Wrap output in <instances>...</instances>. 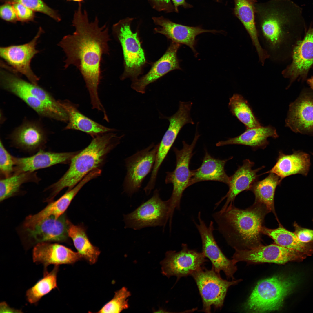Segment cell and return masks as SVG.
<instances>
[{
  "mask_svg": "<svg viewBox=\"0 0 313 313\" xmlns=\"http://www.w3.org/2000/svg\"><path fill=\"white\" fill-rule=\"evenodd\" d=\"M235 250L232 259L236 263L241 261L283 264L289 261H302L307 256L300 252L276 244H262L251 249Z\"/></svg>",
  "mask_w": 313,
  "mask_h": 313,
  "instance_id": "12",
  "label": "cell"
},
{
  "mask_svg": "<svg viewBox=\"0 0 313 313\" xmlns=\"http://www.w3.org/2000/svg\"><path fill=\"white\" fill-rule=\"evenodd\" d=\"M152 19L154 23L158 26L154 29L155 32L164 35L172 42L188 46L196 56L198 54L195 48L197 36L205 32L214 33L220 32L215 30L204 29L199 26H189L178 24L163 16L153 17Z\"/></svg>",
  "mask_w": 313,
  "mask_h": 313,
  "instance_id": "18",
  "label": "cell"
},
{
  "mask_svg": "<svg viewBox=\"0 0 313 313\" xmlns=\"http://www.w3.org/2000/svg\"><path fill=\"white\" fill-rule=\"evenodd\" d=\"M68 221L63 214L57 219L50 216L25 229L28 236L37 243L65 241L69 236Z\"/></svg>",
  "mask_w": 313,
  "mask_h": 313,
  "instance_id": "24",
  "label": "cell"
},
{
  "mask_svg": "<svg viewBox=\"0 0 313 313\" xmlns=\"http://www.w3.org/2000/svg\"><path fill=\"white\" fill-rule=\"evenodd\" d=\"M279 137L276 128L271 125L246 129L243 133L236 137L229 138L225 141H219L216 145L221 146L228 145H240L251 147L254 150L264 149L269 144V137Z\"/></svg>",
  "mask_w": 313,
  "mask_h": 313,
  "instance_id": "28",
  "label": "cell"
},
{
  "mask_svg": "<svg viewBox=\"0 0 313 313\" xmlns=\"http://www.w3.org/2000/svg\"><path fill=\"white\" fill-rule=\"evenodd\" d=\"M159 145L152 143L126 159L127 173L123 187L128 195L139 190L144 179L153 169Z\"/></svg>",
  "mask_w": 313,
  "mask_h": 313,
  "instance_id": "11",
  "label": "cell"
},
{
  "mask_svg": "<svg viewBox=\"0 0 313 313\" xmlns=\"http://www.w3.org/2000/svg\"><path fill=\"white\" fill-rule=\"evenodd\" d=\"M295 283L292 278L279 275L262 280L258 283L251 292L245 304V308L254 312L278 310Z\"/></svg>",
  "mask_w": 313,
  "mask_h": 313,
  "instance_id": "5",
  "label": "cell"
},
{
  "mask_svg": "<svg viewBox=\"0 0 313 313\" xmlns=\"http://www.w3.org/2000/svg\"><path fill=\"white\" fill-rule=\"evenodd\" d=\"M217 1H219V0H216Z\"/></svg>",
  "mask_w": 313,
  "mask_h": 313,
  "instance_id": "50",
  "label": "cell"
},
{
  "mask_svg": "<svg viewBox=\"0 0 313 313\" xmlns=\"http://www.w3.org/2000/svg\"><path fill=\"white\" fill-rule=\"evenodd\" d=\"M10 138L16 147L29 152L43 149L47 139L42 126L37 122L30 121H25L16 128Z\"/></svg>",
  "mask_w": 313,
  "mask_h": 313,
  "instance_id": "25",
  "label": "cell"
},
{
  "mask_svg": "<svg viewBox=\"0 0 313 313\" xmlns=\"http://www.w3.org/2000/svg\"><path fill=\"white\" fill-rule=\"evenodd\" d=\"M254 163L248 159L243 161V164L239 166L234 173L230 177L228 191L215 204L216 208L225 199V203L221 210L225 209L229 205L233 204L236 196L241 192L251 190L254 184L258 181L260 175L257 173L265 167L264 166L253 169Z\"/></svg>",
  "mask_w": 313,
  "mask_h": 313,
  "instance_id": "22",
  "label": "cell"
},
{
  "mask_svg": "<svg viewBox=\"0 0 313 313\" xmlns=\"http://www.w3.org/2000/svg\"><path fill=\"white\" fill-rule=\"evenodd\" d=\"M181 246L178 252L167 251L165 258L161 262L162 273L168 277L175 276L178 280L191 276L208 261L202 252L189 249L186 244L182 243Z\"/></svg>",
  "mask_w": 313,
  "mask_h": 313,
  "instance_id": "10",
  "label": "cell"
},
{
  "mask_svg": "<svg viewBox=\"0 0 313 313\" xmlns=\"http://www.w3.org/2000/svg\"><path fill=\"white\" fill-rule=\"evenodd\" d=\"M59 265H55L50 272L43 273V277L39 280L26 292L28 301L31 304H37L44 296L57 287V274Z\"/></svg>",
  "mask_w": 313,
  "mask_h": 313,
  "instance_id": "37",
  "label": "cell"
},
{
  "mask_svg": "<svg viewBox=\"0 0 313 313\" xmlns=\"http://www.w3.org/2000/svg\"><path fill=\"white\" fill-rule=\"evenodd\" d=\"M81 188L78 185L68 191L57 201L51 202L38 213L28 216L24 221L25 229L31 227L43 219L50 216L57 219L63 215L71 201Z\"/></svg>",
  "mask_w": 313,
  "mask_h": 313,
  "instance_id": "31",
  "label": "cell"
},
{
  "mask_svg": "<svg viewBox=\"0 0 313 313\" xmlns=\"http://www.w3.org/2000/svg\"><path fill=\"white\" fill-rule=\"evenodd\" d=\"M258 33L270 47L287 45L293 49L306 30L302 8L291 0H269L254 3Z\"/></svg>",
  "mask_w": 313,
  "mask_h": 313,
  "instance_id": "2",
  "label": "cell"
},
{
  "mask_svg": "<svg viewBox=\"0 0 313 313\" xmlns=\"http://www.w3.org/2000/svg\"><path fill=\"white\" fill-rule=\"evenodd\" d=\"M285 122L295 132L313 136V92L303 90L290 103Z\"/></svg>",
  "mask_w": 313,
  "mask_h": 313,
  "instance_id": "17",
  "label": "cell"
},
{
  "mask_svg": "<svg viewBox=\"0 0 313 313\" xmlns=\"http://www.w3.org/2000/svg\"><path fill=\"white\" fill-rule=\"evenodd\" d=\"M248 0L250 2H251V3H254L256 2V0Z\"/></svg>",
  "mask_w": 313,
  "mask_h": 313,
  "instance_id": "48",
  "label": "cell"
},
{
  "mask_svg": "<svg viewBox=\"0 0 313 313\" xmlns=\"http://www.w3.org/2000/svg\"><path fill=\"white\" fill-rule=\"evenodd\" d=\"M0 141V172L3 178H6L14 174V156L6 150L1 140Z\"/></svg>",
  "mask_w": 313,
  "mask_h": 313,
  "instance_id": "40",
  "label": "cell"
},
{
  "mask_svg": "<svg viewBox=\"0 0 313 313\" xmlns=\"http://www.w3.org/2000/svg\"><path fill=\"white\" fill-rule=\"evenodd\" d=\"M199 136L196 132L190 145L183 141L181 149L178 150L175 147L173 148L176 157V167L173 171L166 172L165 180L166 184L171 183L173 186L171 195L167 200L169 206V221L170 222H172L175 210L180 209L181 200L184 191L190 186L192 170H190L189 165L193 154V150Z\"/></svg>",
  "mask_w": 313,
  "mask_h": 313,
  "instance_id": "7",
  "label": "cell"
},
{
  "mask_svg": "<svg viewBox=\"0 0 313 313\" xmlns=\"http://www.w3.org/2000/svg\"><path fill=\"white\" fill-rule=\"evenodd\" d=\"M312 221H313V220H312Z\"/></svg>",
  "mask_w": 313,
  "mask_h": 313,
  "instance_id": "52",
  "label": "cell"
},
{
  "mask_svg": "<svg viewBox=\"0 0 313 313\" xmlns=\"http://www.w3.org/2000/svg\"><path fill=\"white\" fill-rule=\"evenodd\" d=\"M232 157L220 159L211 156L205 151L202 163L198 169L192 170L190 186L196 183L205 181H214L229 185L230 177L225 172V166L227 162Z\"/></svg>",
  "mask_w": 313,
  "mask_h": 313,
  "instance_id": "29",
  "label": "cell"
},
{
  "mask_svg": "<svg viewBox=\"0 0 313 313\" xmlns=\"http://www.w3.org/2000/svg\"><path fill=\"white\" fill-rule=\"evenodd\" d=\"M77 152H56L40 149L32 156L27 157L14 156V174L26 172H34L61 163L70 162Z\"/></svg>",
  "mask_w": 313,
  "mask_h": 313,
  "instance_id": "23",
  "label": "cell"
},
{
  "mask_svg": "<svg viewBox=\"0 0 313 313\" xmlns=\"http://www.w3.org/2000/svg\"><path fill=\"white\" fill-rule=\"evenodd\" d=\"M15 73L5 70H1L0 81L2 88L6 86H13L28 92L53 110L61 117L63 122L68 121L67 113L60 104L58 100H56L47 91L37 85L23 80Z\"/></svg>",
  "mask_w": 313,
  "mask_h": 313,
  "instance_id": "21",
  "label": "cell"
},
{
  "mask_svg": "<svg viewBox=\"0 0 313 313\" xmlns=\"http://www.w3.org/2000/svg\"><path fill=\"white\" fill-rule=\"evenodd\" d=\"M68 232L78 252L91 264L97 261L100 253L99 249L90 241L81 227L75 225L68 221Z\"/></svg>",
  "mask_w": 313,
  "mask_h": 313,
  "instance_id": "34",
  "label": "cell"
},
{
  "mask_svg": "<svg viewBox=\"0 0 313 313\" xmlns=\"http://www.w3.org/2000/svg\"><path fill=\"white\" fill-rule=\"evenodd\" d=\"M307 82L310 88L313 90V76L307 79Z\"/></svg>",
  "mask_w": 313,
  "mask_h": 313,
  "instance_id": "47",
  "label": "cell"
},
{
  "mask_svg": "<svg viewBox=\"0 0 313 313\" xmlns=\"http://www.w3.org/2000/svg\"><path fill=\"white\" fill-rule=\"evenodd\" d=\"M11 3L14 10L18 20L25 22L33 19L34 16L33 10L20 3Z\"/></svg>",
  "mask_w": 313,
  "mask_h": 313,
  "instance_id": "41",
  "label": "cell"
},
{
  "mask_svg": "<svg viewBox=\"0 0 313 313\" xmlns=\"http://www.w3.org/2000/svg\"><path fill=\"white\" fill-rule=\"evenodd\" d=\"M130 292L127 288L123 287L115 292L113 298L105 305L98 313H120L128 308V298L130 296Z\"/></svg>",
  "mask_w": 313,
  "mask_h": 313,
  "instance_id": "38",
  "label": "cell"
},
{
  "mask_svg": "<svg viewBox=\"0 0 313 313\" xmlns=\"http://www.w3.org/2000/svg\"><path fill=\"white\" fill-rule=\"evenodd\" d=\"M154 8L158 11L171 12L175 10L171 0H150Z\"/></svg>",
  "mask_w": 313,
  "mask_h": 313,
  "instance_id": "44",
  "label": "cell"
},
{
  "mask_svg": "<svg viewBox=\"0 0 313 313\" xmlns=\"http://www.w3.org/2000/svg\"><path fill=\"white\" fill-rule=\"evenodd\" d=\"M262 232V234L270 237L279 245L300 252L307 256L313 253V242H301L294 232L287 230L279 222L277 228L270 229L263 226Z\"/></svg>",
  "mask_w": 313,
  "mask_h": 313,
  "instance_id": "32",
  "label": "cell"
},
{
  "mask_svg": "<svg viewBox=\"0 0 313 313\" xmlns=\"http://www.w3.org/2000/svg\"><path fill=\"white\" fill-rule=\"evenodd\" d=\"M292 62L282 72L290 79V85L297 79L304 81L313 65V27L310 26L304 38L299 41L292 53Z\"/></svg>",
  "mask_w": 313,
  "mask_h": 313,
  "instance_id": "16",
  "label": "cell"
},
{
  "mask_svg": "<svg viewBox=\"0 0 313 313\" xmlns=\"http://www.w3.org/2000/svg\"><path fill=\"white\" fill-rule=\"evenodd\" d=\"M269 174L265 179L255 182L250 190L254 194L255 201L264 204L276 217L274 206V195L277 186L280 185L282 180L276 174Z\"/></svg>",
  "mask_w": 313,
  "mask_h": 313,
  "instance_id": "33",
  "label": "cell"
},
{
  "mask_svg": "<svg viewBox=\"0 0 313 313\" xmlns=\"http://www.w3.org/2000/svg\"><path fill=\"white\" fill-rule=\"evenodd\" d=\"M194 279L201 298L202 311L211 312L212 306L216 309L222 307L228 288L240 280L228 281L222 278L220 274L212 267L210 270L203 267L191 275Z\"/></svg>",
  "mask_w": 313,
  "mask_h": 313,
  "instance_id": "8",
  "label": "cell"
},
{
  "mask_svg": "<svg viewBox=\"0 0 313 313\" xmlns=\"http://www.w3.org/2000/svg\"><path fill=\"white\" fill-rule=\"evenodd\" d=\"M0 15L2 19L7 21L14 22L18 21L14 10L10 3H6L0 6Z\"/></svg>",
  "mask_w": 313,
  "mask_h": 313,
  "instance_id": "43",
  "label": "cell"
},
{
  "mask_svg": "<svg viewBox=\"0 0 313 313\" xmlns=\"http://www.w3.org/2000/svg\"><path fill=\"white\" fill-rule=\"evenodd\" d=\"M123 135L119 136L113 132L93 137L89 145L71 159L68 170L58 181L46 190L51 192L49 198H54L65 188L70 190L90 172L99 166L107 154L119 143Z\"/></svg>",
  "mask_w": 313,
  "mask_h": 313,
  "instance_id": "4",
  "label": "cell"
},
{
  "mask_svg": "<svg viewBox=\"0 0 313 313\" xmlns=\"http://www.w3.org/2000/svg\"><path fill=\"white\" fill-rule=\"evenodd\" d=\"M313 155V153H311Z\"/></svg>",
  "mask_w": 313,
  "mask_h": 313,
  "instance_id": "51",
  "label": "cell"
},
{
  "mask_svg": "<svg viewBox=\"0 0 313 313\" xmlns=\"http://www.w3.org/2000/svg\"><path fill=\"white\" fill-rule=\"evenodd\" d=\"M82 258L78 252L63 245L48 242L37 243L32 252L33 262L43 265V273L48 272L47 267L50 265L72 264Z\"/></svg>",
  "mask_w": 313,
  "mask_h": 313,
  "instance_id": "20",
  "label": "cell"
},
{
  "mask_svg": "<svg viewBox=\"0 0 313 313\" xmlns=\"http://www.w3.org/2000/svg\"><path fill=\"white\" fill-rule=\"evenodd\" d=\"M199 223L194 222L200 234L202 242V252L206 258H208L212 264V268L220 274L222 271L227 278L234 279L233 276L237 268L236 263L232 260L228 259L218 245L214 238L213 231L214 223L210 221L207 226L201 218V212L198 214Z\"/></svg>",
  "mask_w": 313,
  "mask_h": 313,
  "instance_id": "13",
  "label": "cell"
},
{
  "mask_svg": "<svg viewBox=\"0 0 313 313\" xmlns=\"http://www.w3.org/2000/svg\"><path fill=\"white\" fill-rule=\"evenodd\" d=\"M169 212L168 201L162 200L156 189L150 198L131 213L124 215L125 227L139 230L148 227H164L169 220Z\"/></svg>",
  "mask_w": 313,
  "mask_h": 313,
  "instance_id": "9",
  "label": "cell"
},
{
  "mask_svg": "<svg viewBox=\"0 0 313 313\" xmlns=\"http://www.w3.org/2000/svg\"><path fill=\"white\" fill-rule=\"evenodd\" d=\"M192 105L191 101H180L177 111L172 116L165 117L169 125L161 142L156 153L155 163L152 169L151 177L156 178L159 170L169 151L172 146L182 127L185 124L194 123L192 119L190 112Z\"/></svg>",
  "mask_w": 313,
  "mask_h": 313,
  "instance_id": "15",
  "label": "cell"
},
{
  "mask_svg": "<svg viewBox=\"0 0 313 313\" xmlns=\"http://www.w3.org/2000/svg\"><path fill=\"white\" fill-rule=\"evenodd\" d=\"M235 15L242 23L256 50L260 62L263 63L269 57L266 50L261 46L256 26L254 3L248 0H234Z\"/></svg>",
  "mask_w": 313,
  "mask_h": 313,
  "instance_id": "30",
  "label": "cell"
},
{
  "mask_svg": "<svg viewBox=\"0 0 313 313\" xmlns=\"http://www.w3.org/2000/svg\"><path fill=\"white\" fill-rule=\"evenodd\" d=\"M133 20L127 17L119 21L112 27L113 34L123 50L124 70L120 78L122 80L130 78L133 81L138 78L146 63L138 33L131 29Z\"/></svg>",
  "mask_w": 313,
  "mask_h": 313,
  "instance_id": "6",
  "label": "cell"
},
{
  "mask_svg": "<svg viewBox=\"0 0 313 313\" xmlns=\"http://www.w3.org/2000/svg\"><path fill=\"white\" fill-rule=\"evenodd\" d=\"M21 310L10 307L5 302L0 303V312H22Z\"/></svg>",
  "mask_w": 313,
  "mask_h": 313,
  "instance_id": "45",
  "label": "cell"
},
{
  "mask_svg": "<svg viewBox=\"0 0 313 313\" xmlns=\"http://www.w3.org/2000/svg\"><path fill=\"white\" fill-rule=\"evenodd\" d=\"M66 112L68 120L64 130L80 131L93 137L116 130L104 126L87 117L78 110V106L68 100H58Z\"/></svg>",
  "mask_w": 313,
  "mask_h": 313,
  "instance_id": "27",
  "label": "cell"
},
{
  "mask_svg": "<svg viewBox=\"0 0 313 313\" xmlns=\"http://www.w3.org/2000/svg\"><path fill=\"white\" fill-rule=\"evenodd\" d=\"M67 1H77L80 2L81 1H83V0H67Z\"/></svg>",
  "mask_w": 313,
  "mask_h": 313,
  "instance_id": "49",
  "label": "cell"
},
{
  "mask_svg": "<svg viewBox=\"0 0 313 313\" xmlns=\"http://www.w3.org/2000/svg\"><path fill=\"white\" fill-rule=\"evenodd\" d=\"M311 165L310 156L307 153L293 150L292 154H286L280 151L274 165L270 170L263 174L274 173L282 180L287 177L296 174L306 176Z\"/></svg>",
  "mask_w": 313,
  "mask_h": 313,
  "instance_id": "26",
  "label": "cell"
},
{
  "mask_svg": "<svg viewBox=\"0 0 313 313\" xmlns=\"http://www.w3.org/2000/svg\"><path fill=\"white\" fill-rule=\"evenodd\" d=\"M172 1L173 4L175 11L176 12H178V7L180 6H183L185 8L192 7V5L187 3L185 0H172Z\"/></svg>",
  "mask_w": 313,
  "mask_h": 313,
  "instance_id": "46",
  "label": "cell"
},
{
  "mask_svg": "<svg viewBox=\"0 0 313 313\" xmlns=\"http://www.w3.org/2000/svg\"><path fill=\"white\" fill-rule=\"evenodd\" d=\"M99 22L96 17L90 22L86 11H82L79 2L72 21L75 31L64 37L58 44L65 54V68L73 65L79 71L94 108L102 105L98 92L102 78L101 63L103 55L109 54L108 42L110 39L108 27L105 24L99 27Z\"/></svg>",
  "mask_w": 313,
  "mask_h": 313,
  "instance_id": "1",
  "label": "cell"
},
{
  "mask_svg": "<svg viewBox=\"0 0 313 313\" xmlns=\"http://www.w3.org/2000/svg\"><path fill=\"white\" fill-rule=\"evenodd\" d=\"M228 107L232 115L242 123L246 129L261 126L248 102L241 95L234 94L229 98Z\"/></svg>",
  "mask_w": 313,
  "mask_h": 313,
  "instance_id": "35",
  "label": "cell"
},
{
  "mask_svg": "<svg viewBox=\"0 0 313 313\" xmlns=\"http://www.w3.org/2000/svg\"><path fill=\"white\" fill-rule=\"evenodd\" d=\"M5 2L21 3L34 11L40 12L50 17L57 21H61L60 16L48 7L42 0H3Z\"/></svg>",
  "mask_w": 313,
  "mask_h": 313,
  "instance_id": "39",
  "label": "cell"
},
{
  "mask_svg": "<svg viewBox=\"0 0 313 313\" xmlns=\"http://www.w3.org/2000/svg\"><path fill=\"white\" fill-rule=\"evenodd\" d=\"M43 31L40 28L37 35L27 43L0 48V56L11 67L12 70L24 75L30 82L35 85H37L39 79L32 70L30 64L32 58L39 52L36 46Z\"/></svg>",
  "mask_w": 313,
  "mask_h": 313,
  "instance_id": "14",
  "label": "cell"
},
{
  "mask_svg": "<svg viewBox=\"0 0 313 313\" xmlns=\"http://www.w3.org/2000/svg\"><path fill=\"white\" fill-rule=\"evenodd\" d=\"M293 226L294 233L300 241L305 243L313 242V230L302 227L295 222Z\"/></svg>",
  "mask_w": 313,
  "mask_h": 313,
  "instance_id": "42",
  "label": "cell"
},
{
  "mask_svg": "<svg viewBox=\"0 0 313 313\" xmlns=\"http://www.w3.org/2000/svg\"><path fill=\"white\" fill-rule=\"evenodd\" d=\"M270 212L264 204L255 201L245 209L233 204L214 213L218 230L228 243L235 250L249 249L262 245L264 219Z\"/></svg>",
  "mask_w": 313,
  "mask_h": 313,
  "instance_id": "3",
  "label": "cell"
},
{
  "mask_svg": "<svg viewBox=\"0 0 313 313\" xmlns=\"http://www.w3.org/2000/svg\"><path fill=\"white\" fill-rule=\"evenodd\" d=\"M40 179L36 172H26L13 174L0 180V201L11 197L18 193L21 186L29 182L38 183Z\"/></svg>",
  "mask_w": 313,
  "mask_h": 313,
  "instance_id": "36",
  "label": "cell"
},
{
  "mask_svg": "<svg viewBox=\"0 0 313 313\" xmlns=\"http://www.w3.org/2000/svg\"><path fill=\"white\" fill-rule=\"evenodd\" d=\"M180 46L172 42L164 54L153 64L146 74L132 81V88L138 92L144 94L148 85L171 71L181 70L177 55Z\"/></svg>",
  "mask_w": 313,
  "mask_h": 313,
  "instance_id": "19",
  "label": "cell"
}]
</instances>
